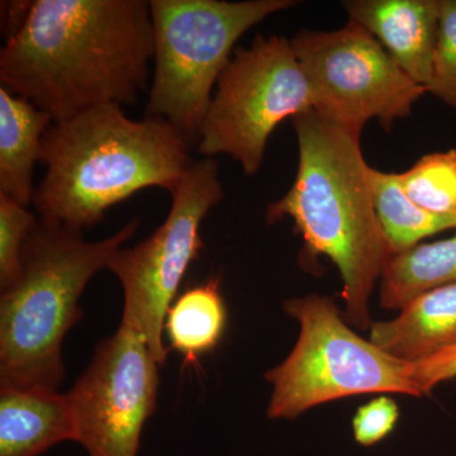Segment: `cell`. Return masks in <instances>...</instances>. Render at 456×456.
<instances>
[{"label":"cell","instance_id":"1","mask_svg":"<svg viewBox=\"0 0 456 456\" xmlns=\"http://www.w3.org/2000/svg\"><path fill=\"white\" fill-rule=\"evenodd\" d=\"M154 61L146 0H36L0 50V82L53 122L134 104Z\"/></svg>","mask_w":456,"mask_h":456},{"label":"cell","instance_id":"2","mask_svg":"<svg viewBox=\"0 0 456 456\" xmlns=\"http://www.w3.org/2000/svg\"><path fill=\"white\" fill-rule=\"evenodd\" d=\"M298 169L288 193L270 204L266 222L290 218L302 236V265L329 257L340 273L345 320L370 329L369 301L392 256L375 215L362 132L318 113L292 119Z\"/></svg>","mask_w":456,"mask_h":456},{"label":"cell","instance_id":"3","mask_svg":"<svg viewBox=\"0 0 456 456\" xmlns=\"http://www.w3.org/2000/svg\"><path fill=\"white\" fill-rule=\"evenodd\" d=\"M189 143L160 118L134 121L107 104L53 122L42 139L46 167L32 204L40 218L83 231L142 189L174 191L193 161Z\"/></svg>","mask_w":456,"mask_h":456},{"label":"cell","instance_id":"4","mask_svg":"<svg viewBox=\"0 0 456 456\" xmlns=\"http://www.w3.org/2000/svg\"><path fill=\"white\" fill-rule=\"evenodd\" d=\"M139 220L102 241L38 218L22 248L16 283L0 296V384L57 389L65 377L61 345L82 317L90 279L136 233Z\"/></svg>","mask_w":456,"mask_h":456},{"label":"cell","instance_id":"5","mask_svg":"<svg viewBox=\"0 0 456 456\" xmlns=\"http://www.w3.org/2000/svg\"><path fill=\"white\" fill-rule=\"evenodd\" d=\"M154 27V77L146 117L164 119L198 145L213 88L237 41L294 0H149Z\"/></svg>","mask_w":456,"mask_h":456},{"label":"cell","instance_id":"6","mask_svg":"<svg viewBox=\"0 0 456 456\" xmlns=\"http://www.w3.org/2000/svg\"><path fill=\"white\" fill-rule=\"evenodd\" d=\"M283 308L299 323V336L287 359L266 371L273 387L269 419H297L311 408L351 395L421 397L410 364L354 332L334 299L310 294L288 299Z\"/></svg>","mask_w":456,"mask_h":456},{"label":"cell","instance_id":"7","mask_svg":"<svg viewBox=\"0 0 456 456\" xmlns=\"http://www.w3.org/2000/svg\"><path fill=\"white\" fill-rule=\"evenodd\" d=\"M216 86L198 152L226 154L248 176L260 170L275 128L316 108L310 80L283 36L260 35L250 47H237Z\"/></svg>","mask_w":456,"mask_h":456},{"label":"cell","instance_id":"8","mask_svg":"<svg viewBox=\"0 0 456 456\" xmlns=\"http://www.w3.org/2000/svg\"><path fill=\"white\" fill-rule=\"evenodd\" d=\"M167 220L139 244L118 248L107 269L121 281L125 305L122 322L139 330L159 365L167 362L164 323L189 266L204 248L200 226L224 198L220 165L203 158L171 191Z\"/></svg>","mask_w":456,"mask_h":456},{"label":"cell","instance_id":"9","mask_svg":"<svg viewBox=\"0 0 456 456\" xmlns=\"http://www.w3.org/2000/svg\"><path fill=\"white\" fill-rule=\"evenodd\" d=\"M290 44L314 89V110L355 130L370 119L391 130L428 93L353 20L338 31L301 29Z\"/></svg>","mask_w":456,"mask_h":456},{"label":"cell","instance_id":"10","mask_svg":"<svg viewBox=\"0 0 456 456\" xmlns=\"http://www.w3.org/2000/svg\"><path fill=\"white\" fill-rule=\"evenodd\" d=\"M159 367L139 330L121 322L99 342L82 377L68 393L77 441L88 456H137L141 434L155 412Z\"/></svg>","mask_w":456,"mask_h":456},{"label":"cell","instance_id":"11","mask_svg":"<svg viewBox=\"0 0 456 456\" xmlns=\"http://www.w3.org/2000/svg\"><path fill=\"white\" fill-rule=\"evenodd\" d=\"M342 7L411 79L428 88L439 40L440 0H347Z\"/></svg>","mask_w":456,"mask_h":456},{"label":"cell","instance_id":"12","mask_svg":"<svg viewBox=\"0 0 456 456\" xmlns=\"http://www.w3.org/2000/svg\"><path fill=\"white\" fill-rule=\"evenodd\" d=\"M64 441H77L68 393L0 384V456H38Z\"/></svg>","mask_w":456,"mask_h":456},{"label":"cell","instance_id":"13","mask_svg":"<svg viewBox=\"0 0 456 456\" xmlns=\"http://www.w3.org/2000/svg\"><path fill=\"white\" fill-rule=\"evenodd\" d=\"M370 341L407 364L456 347V283L419 294L397 317L374 322Z\"/></svg>","mask_w":456,"mask_h":456},{"label":"cell","instance_id":"14","mask_svg":"<svg viewBox=\"0 0 456 456\" xmlns=\"http://www.w3.org/2000/svg\"><path fill=\"white\" fill-rule=\"evenodd\" d=\"M53 118L27 99L0 88V193L28 206L35 197L33 169Z\"/></svg>","mask_w":456,"mask_h":456},{"label":"cell","instance_id":"15","mask_svg":"<svg viewBox=\"0 0 456 456\" xmlns=\"http://www.w3.org/2000/svg\"><path fill=\"white\" fill-rule=\"evenodd\" d=\"M379 284L384 310L401 311L419 294L456 283V233L389 257Z\"/></svg>","mask_w":456,"mask_h":456},{"label":"cell","instance_id":"16","mask_svg":"<svg viewBox=\"0 0 456 456\" xmlns=\"http://www.w3.org/2000/svg\"><path fill=\"white\" fill-rule=\"evenodd\" d=\"M220 285V278L208 279L175 298L167 311L164 331L185 365L197 364L221 341L227 314Z\"/></svg>","mask_w":456,"mask_h":456},{"label":"cell","instance_id":"17","mask_svg":"<svg viewBox=\"0 0 456 456\" xmlns=\"http://www.w3.org/2000/svg\"><path fill=\"white\" fill-rule=\"evenodd\" d=\"M375 215L392 255L419 245L421 240L456 228V216H441L419 208L402 187L399 174L369 169Z\"/></svg>","mask_w":456,"mask_h":456},{"label":"cell","instance_id":"18","mask_svg":"<svg viewBox=\"0 0 456 456\" xmlns=\"http://www.w3.org/2000/svg\"><path fill=\"white\" fill-rule=\"evenodd\" d=\"M410 200L425 211L456 216V150L422 156L399 174Z\"/></svg>","mask_w":456,"mask_h":456},{"label":"cell","instance_id":"19","mask_svg":"<svg viewBox=\"0 0 456 456\" xmlns=\"http://www.w3.org/2000/svg\"><path fill=\"white\" fill-rule=\"evenodd\" d=\"M37 221L26 206L0 193V289H7L20 278L22 248Z\"/></svg>","mask_w":456,"mask_h":456},{"label":"cell","instance_id":"20","mask_svg":"<svg viewBox=\"0 0 456 456\" xmlns=\"http://www.w3.org/2000/svg\"><path fill=\"white\" fill-rule=\"evenodd\" d=\"M426 90L456 110V0H440L439 40Z\"/></svg>","mask_w":456,"mask_h":456},{"label":"cell","instance_id":"21","mask_svg":"<svg viewBox=\"0 0 456 456\" xmlns=\"http://www.w3.org/2000/svg\"><path fill=\"white\" fill-rule=\"evenodd\" d=\"M398 419V406L392 398L371 399L354 416V436L360 445L373 446L395 430Z\"/></svg>","mask_w":456,"mask_h":456},{"label":"cell","instance_id":"22","mask_svg":"<svg viewBox=\"0 0 456 456\" xmlns=\"http://www.w3.org/2000/svg\"><path fill=\"white\" fill-rule=\"evenodd\" d=\"M410 374L421 395L430 393L435 387L456 378V347L444 351L424 362L410 364Z\"/></svg>","mask_w":456,"mask_h":456}]
</instances>
